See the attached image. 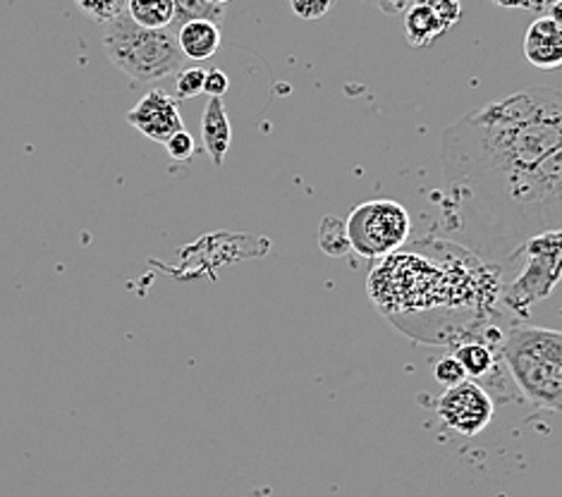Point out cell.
Listing matches in <instances>:
<instances>
[{"label": "cell", "mask_w": 562, "mask_h": 497, "mask_svg": "<svg viewBox=\"0 0 562 497\" xmlns=\"http://www.w3.org/2000/svg\"><path fill=\"white\" fill-rule=\"evenodd\" d=\"M364 3L379 5L387 15H400V12H405L409 8L412 0H364Z\"/></svg>", "instance_id": "603a6c76"}, {"label": "cell", "mask_w": 562, "mask_h": 497, "mask_svg": "<svg viewBox=\"0 0 562 497\" xmlns=\"http://www.w3.org/2000/svg\"><path fill=\"white\" fill-rule=\"evenodd\" d=\"M454 357L462 364L467 379L481 381L495 371V354L493 349L484 340H467L458 349H454Z\"/></svg>", "instance_id": "4fadbf2b"}, {"label": "cell", "mask_w": 562, "mask_h": 497, "mask_svg": "<svg viewBox=\"0 0 562 497\" xmlns=\"http://www.w3.org/2000/svg\"><path fill=\"white\" fill-rule=\"evenodd\" d=\"M333 5L336 0H290V8L300 20H321Z\"/></svg>", "instance_id": "ffe728a7"}, {"label": "cell", "mask_w": 562, "mask_h": 497, "mask_svg": "<svg viewBox=\"0 0 562 497\" xmlns=\"http://www.w3.org/2000/svg\"><path fill=\"white\" fill-rule=\"evenodd\" d=\"M178 46L184 60H211L221 50V26L211 20H190L178 24Z\"/></svg>", "instance_id": "9c48e42d"}, {"label": "cell", "mask_w": 562, "mask_h": 497, "mask_svg": "<svg viewBox=\"0 0 562 497\" xmlns=\"http://www.w3.org/2000/svg\"><path fill=\"white\" fill-rule=\"evenodd\" d=\"M345 230L350 249H355L359 257L383 259L405 245L412 230V218L403 204L379 199L357 206L347 218Z\"/></svg>", "instance_id": "277c9868"}, {"label": "cell", "mask_w": 562, "mask_h": 497, "mask_svg": "<svg viewBox=\"0 0 562 497\" xmlns=\"http://www.w3.org/2000/svg\"><path fill=\"white\" fill-rule=\"evenodd\" d=\"M440 421L460 436H479L493 419V397L476 381L464 379L462 383L446 387L436 407Z\"/></svg>", "instance_id": "8992f818"}, {"label": "cell", "mask_w": 562, "mask_h": 497, "mask_svg": "<svg viewBox=\"0 0 562 497\" xmlns=\"http://www.w3.org/2000/svg\"><path fill=\"white\" fill-rule=\"evenodd\" d=\"M127 123L142 132L146 139L166 144L170 134L184 129L178 103L166 91L144 93L139 103L127 113Z\"/></svg>", "instance_id": "52a82bcc"}, {"label": "cell", "mask_w": 562, "mask_h": 497, "mask_svg": "<svg viewBox=\"0 0 562 497\" xmlns=\"http://www.w3.org/2000/svg\"><path fill=\"white\" fill-rule=\"evenodd\" d=\"M202 139H204V149L211 158V163L221 168L233 142L231 120H227V111L221 97H211L206 103L204 117H202Z\"/></svg>", "instance_id": "30bf717a"}, {"label": "cell", "mask_w": 562, "mask_h": 497, "mask_svg": "<svg viewBox=\"0 0 562 497\" xmlns=\"http://www.w3.org/2000/svg\"><path fill=\"white\" fill-rule=\"evenodd\" d=\"M75 3L87 18L105 24L125 12V0H75Z\"/></svg>", "instance_id": "2e32d148"}, {"label": "cell", "mask_w": 562, "mask_h": 497, "mask_svg": "<svg viewBox=\"0 0 562 497\" xmlns=\"http://www.w3.org/2000/svg\"><path fill=\"white\" fill-rule=\"evenodd\" d=\"M450 235L474 257L505 261L562 227V93L531 87L472 111L443 132Z\"/></svg>", "instance_id": "6da1fadb"}, {"label": "cell", "mask_w": 562, "mask_h": 497, "mask_svg": "<svg viewBox=\"0 0 562 497\" xmlns=\"http://www.w3.org/2000/svg\"><path fill=\"white\" fill-rule=\"evenodd\" d=\"M125 15L146 30H166L176 20L172 0H125Z\"/></svg>", "instance_id": "7c38bea8"}, {"label": "cell", "mask_w": 562, "mask_h": 497, "mask_svg": "<svg viewBox=\"0 0 562 497\" xmlns=\"http://www.w3.org/2000/svg\"><path fill=\"white\" fill-rule=\"evenodd\" d=\"M101 44L109 60L135 82H160L182 70L184 58L176 38V26L146 30L123 12L105 26Z\"/></svg>", "instance_id": "3957f363"}, {"label": "cell", "mask_w": 562, "mask_h": 497, "mask_svg": "<svg viewBox=\"0 0 562 497\" xmlns=\"http://www.w3.org/2000/svg\"><path fill=\"white\" fill-rule=\"evenodd\" d=\"M405 32L407 42L414 48L431 46L438 36L448 32V26L440 22L436 10L426 3V0H412L405 10Z\"/></svg>", "instance_id": "8fae6325"}, {"label": "cell", "mask_w": 562, "mask_h": 497, "mask_svg": "<svg viewBox=\"0 0 562 497\" xmlns=\"http://www.w3.org/2000/svg\"><path fill=\"white\" fill-rule=\"evenodd\" d=\"M166 151L172 160H180V163H184V160H190L196 151V144H194V137L187 129H180L176 134H170V137L166 139Z\"/></svg>", "instance_id": "d6986e66"}, {"label": "cell", "mask_w": 562, "mask_h": 497, "mask_svg": "<svg viewBox=\"0 0 562 497\" xmlns=\"http://www.w3.org/2000/svg\"><path fill=\"white\" fill-rule=\"evenodd\" d=\"M517 389L533 407H562V335L555 328L515 326L498 344Z\"/></svg>", "instance_id": "7a4b0ae2"}, {"label": "cell", "mask_w": 562, "mask_h": 497, "mask_svg": "<svg viewBox=\"0 0 562 497\" xmlns=\"http://www.w3.org/2000/svg\"><path fill=\"white\" fill-rule=\"evenodd\" d=\"M176 77H178L176 79L178 97L180 99H194L204 89L206 70H202V67H187V70H178Z\"/></svg>", "instance_id": "e0dca14e"}, {"label": "cell", "mask_w": 562, "mask_h": 497, "mask_svg": "<svg viewBox=\"0 0 562 497\" xmlns=\"http://www.w3.org/2000/svg\"><path fill=\"white\" fill-rule=\"evenodd\" d=\"M209 3H216V5H225V3H231V0H209Z\"/></svg>", "instance_id": "cb8c5ba5"}, {"label": "cell", "mask_w": 562, "mask_h": 497, "mask_svg": "<svg viewBox=\"0 0 562 497\" xmlns=\"http://www.w3.org/2000/svg\"><path fill=\"white\" fill-rule=\"evenodd\" d=\"M426 3L436 10V15L448 26V30L452 24H458V20L462 15L460 0H426Z\"/></svg>", "instance_id": "44dd1931"}, {"label": "cell", "mask_w": 562, "mask_h": 497, "mask_svg": "<svg viewBox=\"0 0 562 497\" xmlns=\"http://www.w3.org/2000/svg\"><path fill=\"white\" fill-rule=\"evenodd\" d=\"M172 5H176V20H172L170 26H176L182 22H190V20H211L221 24L225 10L223 5L216 3H209V0H172Z\"/></svg>", "instance_id": "5bb4252c"}, {"label": "cell", "mask_w": 562, "mask_h": 497, "mask_svg": "<svg viewBox=\"0 0 562 497\" xmlns=\"http://www.w3.org/2000/svg\"><path fill=\"white\" fill-rule=\"evenodd\" d=\"M434 379H436V383H440L443 387H452V385L462 383V381L467 379V373H464L462 364L458 361V357L448 354V357H443V359H440L438 364H436Z\"/></svg>", "instance_id": "ac0fdd59"}, {"label": "cell", "mask_w": 562, "mask_h": 497, "mask_svg": "<svg viewBox=\"0 0 562 497\" xmlns=\"http://www.w3.org/2000/svg\"><path fill=\"white\" fill-rule=\"evenodd\" d=\"M227 89H231V79H227V75L223 70H218V67H211V70H206L202 93H209V97H221L223 99Z\"/></svg>", "instance_id": "7402d4cb"}, {"label": "cell", "mask_w": 562, "mask_h": 497, "mask_svg": "<svg viewBox=\"0 0 562 497\" xmlns=\"http://www.w3.org/2000/svg\"><path fill=\"white\" fill-rule=\"evenodd\" d=\"M318 245L328 257H342V253L350 251V239H347L345 223H340L338 218H326L321 223Z\"/></svg>", "instance_id": "9a60e30c"}, {"label": "cell", "mask_w": 562, "mask_h": 497, "mask_svg": "<svg viewBox=\"0 0 562 497\" xmlns=\"http://www.w3.org/2000/svg\"><path fill=\"white\" fill-rule=\"evenodd\" d=\"M527 63L539 70H558L562 65V26L555 15H543L529 24L521 38Z\"/></svg>", "instance_id": "ba28073f"}, {"label": "cell", "mask_w": 562, "mask_h": 497, "mask_svg": "<svg viewBox=\"0 0 562 497\" xmlns=\"http://www.w3.org/2000/svg\"><path fill=\"white\" fill-rule=\"evenodd\" d=\"M525 257L519 275L503 292V302L513 312H527L529 306L551 297L560 278V230L541 233L517 249Z\"/></svg>", "instance_id": "5b68a950"}]
</instances>
